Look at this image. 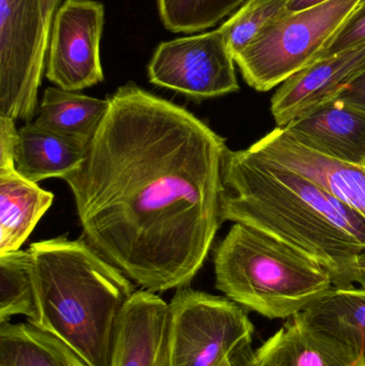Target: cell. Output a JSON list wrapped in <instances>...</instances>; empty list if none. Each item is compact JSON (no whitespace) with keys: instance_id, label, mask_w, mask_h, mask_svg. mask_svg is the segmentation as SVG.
I'll list each match as a JSON object with an SVG mask.
<instances>
[{"instance_id":"cell-1","label":"cell","mask_w":365,"mask_h":366,"mask_svg":"<svg viewBox=\"0 0 365 366\" xmlns=\"http://www.w3.org/2000/svg\"><path fill=\"white\" fill-rule=\"evenodd\" d=\"M109 98L83 165L64 179L83 237L143 290L186 287L223 223L226 142L135 84Z\"/></svg>"},{"instance_id":"cell-2","label":"cell","mask_w":365,"mask_h":366,"mask_svg":"<svg viewBox=\"0 0 365 366\" xmlns=\"http://www.w3.org/2000/svg\"><path fill=\"white\" fill-rule=\"evenodd\" d=\"M221 219L265 232L312 258L334 287L365 286L364 217L250 148L225 154Z\"/></svg>"},{"instance_id":"cell-3","label":"cell","mask_w":365,"mask_h":366,"mask_svg":"<svg viewBox=\"0 0 365 366\" xmlns=\"http://www.w3.org/2000/svg\"><path fill=\"white\" fill-rule=\"evenodd\" d=\"M36 315L30 325L57 337L89 366H109L116 322L132 282L84 237L32 243Z\"/></svg>"},{"instance_id":"cell-4","label":"cell","mask_w":365,"mask_h":366,"mask_svg":"<svg viewBox=\"0 0 365 366\" xmlns=\"http://www.w3.org/2000/svg\"><path fill=\"white\" fill-rule=\"evenodd\" d=\"M216 287L269 320L291 318L329 292V273L291 245L235 223L214 255Z\"/></svg>"},{"instance_id":"cell-5","label":"cell","mask_w":365,"mask_h":366,"mask_svg":"<svg viewBox=\"0 0 365 366\" xmlns=\"http://www.w3.org/2000/svg\"><path fill=\"white\" fill-rule=\"evenodd\" d=\"M361 0H330L285 12L270 21L257 38L236 56L249 86L269 92L316 60Z\"/></svg>"},{"instance_id":"cell-6","label":"cell","mask_w":365,"mask_h":366,"mask_svg":"<svg viewBox=\"0 0 365 366\" xmlns=\"http://www.w3.org/2000/svg\"><path fill=\"white\" fill-rule=\"evenodd\" d=\"M61 0H0V115L31 122Z\"/></svg>"},{"instance_id":"cell-7","label":"cell","mask_w":365,"mask_h":366,"mask_svg":"<svg viewBox=\"0 0 365 366\" xmlns=\"http://www.w3.org/2000/svg\"><path fill=\"white\" fill-rule=\"evenodd\" d=\"M253 335L246 310L231 299L179 288L169 303L167 366H229Z\"/></svg>"},{"instance_id":"cell-8","label":"cell","mask_w":365,"mask_h":366,"mask_svg":"<svg viewBox=\"0 0 365 366\" xmlns=\"http://www.w3.org/2000/svg\"><path fill=\"white\" fill-rule=\"evenodd\" d=\"M148 76L150 83L196 101L239 90L235 58L220 29L161 43Z\"/></svg>"},{"instance_id":"cell-9","label":"cell","mask_w":365,"mask_h":366,"mask_svg":"<svg viewBox=\"0 0 365 366\" xmlns=\"http://www.w3.org/2000/svg\"><path fill=\"white\" fill-rule=\"evenodd\" d=\"M104 6L94 0H66L54 16L46 77L60 89L79 92L104 79L100 40Z\"/></svg>"},{"instance_id":"cell-10","label":"cell","mask_w":365,"mask_h":366,"mask_svg":"<svg viewBox=\"0 0 365 366\" xmlns=\"http://www.w3.org/2000/svg\"><path fill=\"white\" fill-rule=\"evenodd\" d=\"M250 149L316 183L365 219L364 165L324 156L298 143L280 127L253 144Z\"/></svg>"},{"instance_id":"cell-11","label":"cell","mask_w":365,"mask_h":366,"mask_svg":"<svg viewBox=\"0 0 365 366\" xmlns=\"http://www.w3.org/2000/svg\"><path fill=\"white\" fill-rule=\"evenodd\" d=\"M365 69V43L321 58L289 77L271 100V113L280 128L340 96Z\"/></svg>"},{"instance_id":"cell-12","label":"cell","mask_w":365,"mask_h":366,"mask_svg":"<svg viewBox=\"0 0 365 366\" xmlns=\"http://www.w3.org/2000/svg\"><path fill=\"white\" fill-rule=\"evenodd\" d=\"M169 305L137 290L116 322L109 366H167Z\"/></svg>"},{"instance_id":"cell-13","label":"cell","mask_w":365,"mask_h":366,"mask_svg":"<svg viewBox=\"0 0 365 366\" xmlns=\"http://www.w3.org/2000/svg\"><path fill=\"white\" fill-rule=\"evenodd\" d=\"M295 317L343 358L365 366V286H334Z\"/></svg>"},{"instance_id":"cell-14","label":"cell","mask_w":365,"mask_h":366,"mask_svg":"<svg viewBox=\"0 0 365 366\" xmlns=\"http://www.w3.org/2000/svg\"><path fill=\"white\" fill-rule=\"evenodd\" d=\"M298 143L342 162H365V112L336 98L285 127Z\"/></svg>"},{"instance_id":"cell-15","label":"cell","mask_w":365,"mask_h":366,"mask_svg":"<svg viewBox=\"0 0 365 366\" xmlns=\"http://www.w3.org/2000/svg\"><path fill=\"white\" fill-rule=\"evenodd\" d=\"M87 148L27 122L19 129L14 152L15 169L34 183L49 178L64 180L81 169Z\"/></svg>"},{"instance_id":"cell-16","label":"cell","mask_w":365,"mask_h":366,"mask_svg":"<svg viewBox=\"0 0 365 366\" xmlns=\"http://www.w3.org/2000/svg\"><path fill=\"white\" fill-rule=\"evenodd\" d=\"M53 202V193L15 167L0 169V254L19 249Z\"/></svg>"},{"instance_id":"cell-17","label":"cell","mask_w":365,"mask_h":366,"mask_svg":"<svg viewBox=\"0 0 365 366\" xmlns=\"http://www.w3.org/2000/svg\"><path fill=\"white\" fill-rule=\"evenodd\" d=\"M109 109V98H94L49 87L43 94L40 113L32 124L41 130L88 147Z\"/></svg>"},{"instance_id":"cell-18","label":"cell","mask_w":365,"mask_h":366,"mask_svg":"<svg viewBox=\"0 0 365 366\" xmlns=\"http://www.w3.org/2000/svg\"><path fill=\"white\" fill-rule=\"evenodd\" d=\"M0 366H89L54 335L28 324L0 325Z\"/></svg>"},{"instance_id":"cell-19","label":"cell","mask_w":365,"mask_h":366,"mask_svg":"<svg viewBox=\"0 0 365 366\" xmlns=\"http://www.w3.org/2000/svg\"><path fill=\"white\" fill-rule=\"evenodd\" d=\"M259 366H359L306 330L294 316L254 350Z\"/></svg>"},{"instance_id":"cell-20","label":"cell","mask_w":365,"mask_h":366,"mask_svg":"<svg viewBox=\"0 0 365 366\" xmlns=\"http://www.w3.org/2000/svg\"><path fill=\"white\" fill-rule=\"evenodd\" d=\"M15 315L32 322L36 315L29 251L0 254V325Z\"/></svg>"},{"instance_id":"cell-21","label":"cell","mask_w":365,"mask_h":366,"mask_svg":"<svg viewBox=\"0 0 365 366\" xmlns=\"http://www.w3.org/2000/svg\"><path fill=\"white\" fill-rule=\"evenodd\" d=\"M249 0H156L161 21L173 32L203 31L234 14Z\"/></svg>"},{"instance_id":"cell-22","label":"cell","mask_w":365,"mask_h":366,"mask_svg":"<svg viewBox=\"0 0 365 366\" xmlns=\"http://www.w3.org/2000/svg\"><path fill=\"white\" fill-rule=\"evenodd\" d=\"M287 1L249 0L219 28L234 58L244 51L270 21L286 12Z\"/></svg>"},{"instance_id":"cell-23","label":"cell","mask_w":365,"mask_h":366,"mask_svg":"<svg viewBox=\"0 0 365 366\" xmlns=\"http://www.w3.org/2000/svg\"><path fill=\"white\" fill-rule=\"evenodd\" d=\"M365 43V0H361L353 11L342 27L330 39L329 42L321 49L316 60L329 57L334 54ZM315 60V61H316Z\"/></svg>"},{"instance_id":"cell-24","label":"cell","mask_w":365,"mask_h":366,"mask_svg":"<svg viewBox=\"0 0 365 366\" xmlns=\"http://www.w3.org/2000/svg\"><path fill=\"white\" fill-rule=\"evenodd\" d=\"M19 130L12 118L0 115V169L15 167L14 152Z\"/></svg>"},{"instance_id":"cell-25","label":"cell","mask_w":365,"mask_h":366,"mask_svg":"<svg viewBox=\"0 0 365 366\" xmlns=\"http://www.w3.org/2000/svg\"><path fill=\"white\" fill-rule=\"evenodd\" d=\"M338 98L365 112V69L341 92Z\"/></svg>"},{"instance_id":"cell-26","label":"cell","mask_w":365,"mask_h":366,"mask_svg":"<svg viewBox=\"0 0 365 366\" xmlns=\"http://www.w3.org/2000/svg\"><path fill=\"white\" fill-rule=\"evenodd\" d=\"M229 366H259L255 361L252 343L238 348L229 358Z\"/></svg>"},{"instance_id":"cell-27","label":"cell","mask_w":365,"mask_h":366,"mask_svg":"<svg viewBox=\"0 0 365 366\" xmlns=\"http://www.w3.org/2000/svg\"><path fill=\"white\" fill-rule=\"evenodd\" d=\"M330 0H289L287 1V12H299L319 4H325Z\"/></svg>"},{"instance_id":"cell-28","label":"cell","mask_w":365,"mask_h":366,"mask_svg":"<svg viewBox=\"0 0 365 366\" xmlns=\"http://www.w3.org/2000/svg\"><path fill=\"white\" fill-rule=\"evenodd\" d=\"M364 167H365V162H364Z\"/></svg>"}]
</instances>
